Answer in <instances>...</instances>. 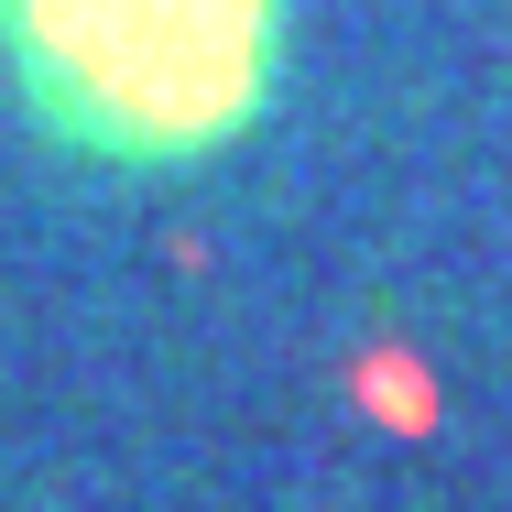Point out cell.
I'll return each instance as SVG.
<instances>
[{
  "instance_id": "6da1fadb",
  "label": "cell",
  "mask_w": 512,
  "mask_h": 512,
  "mask_svg": "<svg viewBox=\"0 0 512 512\" xmlns=\"http://www.w3.org/2000/svg\"><path fill=\"white\" fill-rule=\"evenodd\" d=\"M0 22L33 109L66 142L175 164L262 109L284 0H11Z\"/></svg>"
}]
</instances>
